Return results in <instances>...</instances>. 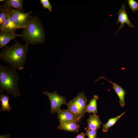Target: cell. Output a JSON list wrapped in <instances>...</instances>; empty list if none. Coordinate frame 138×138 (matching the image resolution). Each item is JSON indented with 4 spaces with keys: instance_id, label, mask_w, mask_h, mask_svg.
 <instances>
[{
    "instance_id": "obj_1",
    "label": "cell",
    "mask_w": 138,
    "mask_h": 138,
    "mask_svg": "<svg viewBox=\"0 0 138 138\" xmlns=\"http://www.w3.org/2000/svg\"><path fill=\"white\" fill-rule=\"evenodd\" d=\"M28 45L21 44L15 40L12 45L5 47L0 52V58L11 67L21 70L23 69L28 51Z\"/></svg>"
},
{
    "instance_id": "obj_2",
    "label": "cell",
    "mask_w": 138,
    "mask_h": 138,
    "mask_svg": "<svg viewBox=\"0 0 138 138\" xmlns=\"http://www.w3.org/2000/svg\"><path fill=\"white\" fill-rule=\"evenodd\" d=\"M20 37L28 45H36L45 40V31L38 17L30 15L28 22L23 28Z\"/></svg>"
},
{
    "instance_id": "obj_3",
    "label": "cell",
    "mask_w": 138,
    "mask_h": 138,
    "mask_svg": "<svg viewBox=\"0 0 138 138\" xmlns=\"http://www.w3.org/2000/svg\"><path fill=\"white\" fill-rule=\"evenodd\" d=\"M15 69L0 65V89L15 98L19 96V75Z\"/></svg>"
},
{
    "instance_id": "obj_4",
    "label": "cell",
    "mask_w": 138,
    "mask_h": 138,
    "mask_svg": "<svg viewBox=\"0 0 138 138\" xmlns=\"http://www.w3.org/2000/svg\"><path fill=\"white\" fill-rule=\"evenodd\" d=\"M87 97L84 92H79L72 100L66 102L67 109L76 118H83L87 106Z\"/></svg>"
},
{
    "instance_id": "obj_5",
    "label": "cell",
    "mask_w": 138,
    "mask_h": 138,
    "mask_svg": "<svg viewBox=\"0 0 138 138\" xmlns=\"http://www.w3.org/2000/svg\"><path fill=\"white\" fill-rule=\"evenodd\" d=\"M42 93L47 96L50 101V112L52 114L57 112L60 109L61 105H65L66 103L65 97L59 95L56 91L52 93L46 91H43Z\"/></svg>"
},
{
    "instance_id": "obj_6",
    "label": "cell",
    "mask_w": 138,
    "mask_h": 138,
    "mask_svg": "<svg viewBox=\"0 0 138 138\" xmlns=\"http://www.w3.org/2000/svg\"><path fill=\"white\" fill-rule=\"evenodd\" d=\"M32 12V11L25 13L19 10L12 9L11 16L16 25L21 28H23L27 25Z\"/></svg>"
},
{
    "instance_id": "obj_7",
    "label": "cell",
    "mask_w": 138,
    "mask_h": 138,
    "mask_svg": "<svg viewBox=\"0 0 138 138\" xmlns=\"http://www.w3.org/2000/svg\"><path fill=\"white\" fill-rule=\"evenodd\" d=\"M126 2V1L124 4L121 5V9L119 10V11L117 13L118 15L117 17L118 20L117 21L116 23L120 22L121 25L119 29L116 31V35L118 32V31L125 26L124 24H127L130 27H134V25L130 21L128 18V14L126 12V8L125 7Z\"/></svg>"
},
{
    "instance_id": "obj_8",
    "label": "cell",
    "mask_w": 138,
    "mask_h": 138,
    "mask_svg": "<svg viewBox=\"0 0 138 138\" xmlns=\"http://www.w3.org/2000/svg\"><path fill=\"white\" fill-rule=\"evenodd\" d=\"M57 116L60 124H64L76 121L80 122V120L75 117L68 109H60L57 112Z\"/></svg>"
},
{
    "instance_id": "obj_9",
    "label": "cell",
    "mask_w": 138,
    "mask_h": 138,
    "mask_svg": "<svg viewBox=\"0 0 138 138\" xmlns=\"http://www.w3.org/2000/svg\"><path fill=\"white\" fill-rule=\"evenodd\" d=\"M102 78L107 80L113 86L112 87V88L114 90L119 98V102L120 106L122 107L124 106L125 105V97L126 94V91L115 82L114 83L112 82L111 81L107 79L102 75L101 77H99L98 79L95 82H96L97 80L100 79Z\"/></svg>"
},
{
    "instance_id": "obj_10",
    "label": "cell",
    "mask_w": 138,
    "mask_h": 138,
    "mask_svg": "<svg viewBox=\"0 0 138 138\" xmlns=\"http://www.w3.org/2000/svg\"><path fill=\"white\" fill-rule=\"evenodd\" d=\"M20 34H17L15 32L5 31H1L0 32V48L6 47V45L10 41L18 37H20Z\"/></svg>"
},
{
    "instance_id": "obj_11",
    "label": "cell",
    "mask_w": 138,
    "mask_h": 138,
    "mask_svg": "<svg viewBox=\"0 0 138 138\" xmlns=\"http://www.w3.org/2000/svg\"><path fill=\"white\" fill-rule=\"evenodd\" d=\"M20 28L16 25L13 20L11 16V13L4 22L0 25V26L1 31H5L12 32H15L17 30Z\"/></svg>"
},
{
    "instance_id": "obj_12",
    "label": "cell",
    "mask_w": 138,
    "mask_h": 138,
    "mask_svg": "<svg viewBox=\"0 0 138 138\" xmlns=\"http://www.w3.org/2000/svg\"><path fill=\"white\" fill-rule=\"evenodd\" d=\"M88 129L97 130L100 128V125L102 124L98 116L96 114H89V118L87 119Z\"/></svg>"
},
{
    "instance_id": "obj_13",
    "label": "cell",
    "mask_w": 138,
    "mask_h": 138,
    "mask_svg": "<svg viewBox=\"0 0 138 138\" xmlns=\"http://www.w3.org/2000/svg\"><path fill=\"white\" fill-rule=\"evenodd\" d=\"M22 0H6L1 6L15 9L24 13L23 8Z\"/></svg>"
},
{
    "instance_id": "obj_14",
    "label": "cell",
    "mask_w": 138,
    "mask_h": 138,
    "mask_svg": "<svg viewBox=\"0 0 138 138\" xmlns=\"http://www.w3.org/2000/svg\"><path fill=\"white\" fill-rule=\"evenodd\" d=\"M78 121H74L64 124H60L57 129L68 132L77 133L78 132L79 126Z\"/></svg>"
},
{
    "instance_id": "obj_15",
    "label": "cell",
    "mask_w": 138,
    "mask_h": 138,
    "mask_svg": "<svg viewBox=\"0 0 138 138\" xmlns=\"http://www.w3.org/2000/svg\"><path fill=\"white\" fill-rule=\"evenodd\" d=\"M0 91L1 93L0 94V101L1 102L2 107L0 110V112L1 111H10L12 109V107L9 103L10 96L4 94L2 90L0 89Z\"/></svg>"
},
{
    "instance_id": "obj_16",
    "label": "cell",
    "mask_w": 138,
    "mask_h": 138,
    "mask_svg": "<svg viewBox=\"0 0 138 138\" xmlns=\"http://www.w3.org/2000/svg\"><path fill=\"white\" fill-rule=\"evenodd\" d=\"M98 99V96L96 95L94 96L87 105L86 112H87L89 114L93 113V114H96L98 113L97 101Z\"/></svg>"
},
{
    "instance_id": "obj_17",
    "label": "cell",
    "mask_w": 138,
    "mask_h": 138,
    "mask_svg": "<svg viewBox=\"0 0 138 138\" xmlns=\"http://www.w3.org/2000/svg\"><path fill=\"white\" fill-rule=\"evenodd\" d=\"M125 113V112H124L119 116L113 118H109L108 121L106 124H102L103 132H107L108 129L114 125L118 120L120 119Z\"/></svg>"
},
{
    "instance_id": "obj_18",
    "label": "cell",
    "mask_w": 138,
    "mask_h": 138,
    "mask_svg": "<svg viewBox=\"0 0 138 138\" xmlns=\"http://www.w3.org/2000/svg\"><path fill=\"white\" fill-rule=\"evenodd\" d=\"M12 9L1 7L0 8V24L3 23L11 13Z\"/></svg>"
},
{
    "instance_id": "obj_19",
    "label": "cell",
    "mask_w": 138,
    "mask_h": 138,
    "mask_svg": "<svg viewBox=\"0 0 138 138\" xmlns=\"http://www.w3.org/2000/svg\"><path fill=\"white\" fill-rule=\"evenodd\" d=\"M86 135L88 136V138H97V130H93L88 129L87 128H85Z\"/></svg>"
},
{
    "instance_id": "obj_20",
    "label": "cell",
    "mask_w": 138,
    "mask_h": 138,
    "mask_svg": "<svg viewBox=\"0 0 138 138\" xmlns=\"http://www.w3.org/2000/svg\"><path fill=\"white\" fill-rule=\"evenodd\" d=\"M128 3L129 7L132 11L135 12L138 10V3L134 0H128Z\"/></svg>"
},
{
    "instance_id": "obj_21",
    "label": "cell",
    "mask_w": 138,
    "mask_h": 138,
    "mask_svg": "<svg viewBox=\"0 0 138 138\" xmlns=\"http://www.w3.org/2000/svg\"><path fill=\"white\" fill-rule=\"evenodd\" d=\"M40 1L43 8H47L51 12H52V6L48 0H40Z\"/></svg>"
},
{
    "instance_id": "obj_22",
    "label": "cell",
    "mask_w": 138,
    "mask_h": 138,
    "mask_svg": "<svg viewBox=\"0 0 138 138\" xmlns=\"http://www.w3.org/2000/svg\"><path fill=\"white\" fill-rule=\"evenodd\" d=\"M86 135L85 133L81 132L80 133L78 134L75 138H84Z\"/></svg>"
},
{
    "instance_id": "obj_23",
    "label": "cell",
    "mask_w": 138,
    "mask_h": 138,
    "mask_svg": "<svg viewBox=\"0 0 138 138\" xmlns=\"http://www.w3.org/2000/svg\"><path fill=\"white\" fill-rule=\"evenodd\" d=\"M11 135L9 134H6L0 135V138H10Z\"/></svg>"
},
{
    "instance_id": "obj_24",
    "label": "cell",
    "mask_w": 138,
    "mask_h": 138,
    "mask_svg": "<svg viewBox=\"0 0 138 138\" xmlns=\"http://www.w3.org/2000/svg\"><path fill=\"white\" fill-rule=\"evenodd\" d=\"M5 0H0V2H3V1H4Z\"/></svg>"
}]
</instances>
